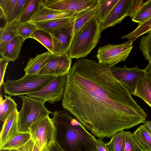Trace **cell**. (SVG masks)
Masks as SVG:
<instances>
[{"label":"cell","instance_id":"obj_1","mask_svg":"<svg viewBox=\"0 0 151 151\" xmlns=\"http://www.w3.org/2000/svg\"><path fill=\"white\" fill-rule=\"evenodd\" d=\"M111 67L81 58L66 75L62 105L98 138L142 122L146 113L133 99Z\"/></svg>","mask_w":151,"mask_h":151},{"label":"cell","instance_id":"obj_2","mask_svg":"<svg viewBox=\"0 0 151 151\" xmlns=\"http://www.w3.org/2000/svg\"><path fill=\"white\" fill-rule=\"evenodd\" d=\"M55 141L63 151H96V138L66 109L52 112Z\"/></svg>","mask_w":151,"mask_h":151},{"label":"cell","instance_id":"obj_3","mask_svg":"<svg viewBox=\"0 0 151 151\" xmlns=\"http://www.w3.org/2000/svg\"><path fill=\"white\" fill-rule=\"evenodd\" d=\"M101 32L100 23L95 16L75 33L68 52L70 57H85L98 43Z\"/></svg>","mask_w":151,"mask_h":151},{"label":"cell","instance_id":"obj_4","mask_svg":"<svg viewBox=\"0 0 151 151\" xmlns=\"http://www.w3.org/2000/svg\"><path fill=\"white\" fill-rule=\"evenodd\" d=\"M55 77L25 74L18 80H6L3 85L4 92L10 96L27 95L36 92L42 89Z\"/></svg>","mask_w":151,"mask_h":151},{"label":"cell","instance_id":"obj_5","mask_svg":"<svg viewBox=\"0 0 151 151\" xmlns=\"http://www.w3.org/2000/svg\"><path fill=\"white\" fill-rule=\"evenodd\" d=\"M22 104L18 116V131L29 132L32 125L52 112L45 106V102L23 95H19Z\"/></svg>","mask_w":151,"mask_h":151},{"label":"cell","instance_id":"obj_6","mask_svg":"<svg viewBox=\"0 0 151 151\" xmlns=\"http://www.w3.org/2000/svg\"><path fill=\"white\" fill-rule=\"evenodd\" d=\"M133 42L130 40L121 44H108L99 47L96 55L98 62L111 67L125 61L132 49Z\"/></svg>","mask_w":151,"mask_h":151},{"label":"cell","instance_id":"obj_7","mask_svg":"<svg viewBox=\"0 0 151 151\" xmlns=\"http://www.w3.org/2000/svg\"><path fill=\"white\" fill-rule=\"evenodd\" d=\"M30 133L31 138L41 148H47L55 141V130L52 119L49 116L33 124Z\"/></svg>","mask_w":151,"mask_h":151},{"label":"cell","instance_id":"obj_8","mask_svg":"<svg viewBox=\"0 0 151 151\" xmlns=\"http://www.w3.org/2000/svg\"><path fill=\"white\" fill-rule=\"evenodd\" d=\"M66 75L56 76L41 90L27 95L28 97L52 104L63 99Z\"/></svg>","mask_w":151,"mask_h":151},{"label":"cell","instance_id":"obj_9","mask_svg":"<svg viewBox=\"0 0 151 151\" xmlns=\"http://www.w3.org/2000/svg\"><path fill=\"white\" fill-rule=\"evenodd\" d=\"M74 16L69 22L52 31V54L62 55L68 53L75 34Z\"/></svg>","mask_w":151,"mask_h":151},{"label":"cell","instance_id":"obj_10","mask_svg":"<svg viewBox=\"0 0 151 151\" xmlns=\"http://www.w3.org/2000/svg\"><path fill=\"white\" fill-rule=\"evenodd\" d=\"M113 75L119 81L122 83L132 94L136 88L138 82L145 77L144 70L136 66L128 68L126 66L123 67H111Z\"/></svg>","mask_w":151,"mask_h":151},{"label":"cell","instance_id":"obj_11","mask_svg":"<svg viewBox=\"0 0 151 151\" xmlns=\"http://www.w3.org/2000/svg\"><path fill=\"white\" fill-rule=\"evenodd\" d=\"M71 62L72 58L68 53L52 54L47 63L37 74L55 76L66 75L71 68Z\"/></svg>","mask_w":151,"mask_h":151},{"label":"cell","instance_id":"obj_12","mask_svg":"<svg viewBox=\"0 0 151 151\" xmlns=\"http://www.w3.org/2000/svg\"><path fill=\"white\" fill-rule=\"evenodd\" d=\"M98 0H45L47 7L59 11L78 12L97 4Z\"/></svg>","mask_w":151,"mask_h":151},{"label":"cell","instance_id":"obj_13","mask_svg":"<svg viewBox=\"0 0 151 151\" xmlns=\"http://www.w3.org/2000/svg\"><path fill=\"white\" fill-rule=\"evenodd\" d=\"M131 0H119L104 21L100 23L101 31L120 23L129 12Z\"/></svg>","mask_w":151,"mask_h":151},{"label":"cell","instance_id":"obj_14","mask_svg":"<svg viewBox=\"0 0 151 151\" xmlns=\"http://www.w3.org/2000/svg\"><path fill=\"white\" fill-rule=\"evenodd\" d=\"M76 12L67 11H59L48 8L44 4L43 0H40L38 7L28 22H35L74 17Z\"/></svg>","mask_w":151,"mask_h":151},{"label":"cell","instance_id":"obj_15","mask_svg":"<svg viewBox=\"0 0 151 151\" xmlns=\"http://www.w3.org/2000/svg\"><path fill=\"white\" fill-rule=\"evenodd\" d=\"M18 112L16 109L4 122L0 134V147L18 132Z\"/></svg>","mask_w":151,"mask_h":151},{"label":"cell","instance_id":"obj_16","mask_svg":"<svg viewBox=\"0 0 151 151\" xmlns=\"http://www.w3.org/2000/svg\"><path fill=\"white\" fill-rule=\"evenodd\" d=\"M20 22L16 19L6 24L0 29V54L3 52L7 44L14 38L18 36V31Z\"/></svg>","mask_w":151,"mask_h":151},{"label":"cell","instance_id":"obj_17","mask_svg":"<svg viewBox=\"0 0 151 151\" xmlns=\"http://www.w3.org/2000/svg\"><path fill=\"white\" fill-rule=\"evenodd\" d=\"M52 54L48 51L29 58L24 70L25 74H37L47 63Z\"/></svg>","mask_w":151,"mask_h":151},{"label":"cell","instance_id":"obj_18","mask_svg":"<svg viewBox=\"0 0 151 151\" xmlns=\"http://www.w3.org/2000/svg\"><path fill=\"white\" fill-rule=\"evenodd\" d=\"M24 41L21 37L16 36L7 44L1 56L9 61L14 62L19 56Z\"/></svg>","mask_w":151,"mask_h":151},{"label":"cell","instance_id":"obj_19","mask_svg":"<svg viewBox=\"0 0 151 151\" xmlns=\"http://www.w3.org/2000/svg\"><path fill=\"white\" fill-rule=\"evenodd\" d=\"M132 134L143 151H151V132L146 125H141Z\"/></svg>","mask_w":151,"mask_h":151},{"label":"cell","instance_id":"obj_20","mask_svg":"<svg viewBox=\"0 0 151 151\" xmlns=\"http://www.w3.org/2000/svg\"><path fill=\"white\" fill-rule=\"evenodd\" d=\"M133 95L143 99L151 107V82L145 77L137 83Z\"/></svg>","mask_w":151,"mask_h":151},{"label":"cell","instance_id":"obj_21","mask_svg":"<svg viewBox=\"0 0 151 151\" xmlns=\"http://www.w3.org/2000/svg\"><path fill=\"white\" fill-rule=\"evenodd\" d=\"M97 4L85 10L76 12L74 16L75 33L95 16Z\"/></svg>","mask_w":151,"mask_h":151},{"label":"cell","instance_id":"obj_22","mask_svg":"<svg viewBox=\"0 0 151 151\" xmlns=\"http://www.w3.org/2000/svg\"><path fill=\"white\" fill-rule=\"evenodd\" d=\"M31 138L30 132H18L0 147V150L18 148L25 144Z\"/></svg>","mask_w":151,"mask_h":151},{"label":"cell","instance_id":"obj_23","mask_svg":"<svg viewBox=\"0 0 151 151\" xmlns=\"http://www.w3.org/2000/svg\"><path fill=\"white\" fill-rule=\"evenodd\" d=\"M119 0H98L95 17L100 23L103 22Z\"/></svg>","mask_w":151,"mask_h":151},{"label":"cell","instance_id":"obj_24","mask_svg":"<svg viewBox=\"0 0 151 151\" xmlns=\"http://www.w3.org/2000/svg\"><path fill=\"white\" fill-rule=\"evenodd\" d=\"M74 17L71 18L55 19L32 23L34 24L38 29L43 30L50 33L54 30L69 22Z\"/></svg>","mask_w":151,"mask_h":151},{"label":"cell","instance_id":"obj_25","mask_svg":"<svg viewBox=\"0 0 151 151\" xmlns=\"http://www.w3.org/2000/svg\"><path fill=\"white\" fill-rule=\"evenodd\" d=\"M3 99L1 94L0 97V120L4 122L7 118L16 109L17 104L11 96L4 95Z\"/></svg>","mask_w":151,"mask_h":151},{"label":"cell","instance_id":"obj_26","mask_svg":"<svg viewBox=\"0 0 151 151\" xmlns=\"http://www.w3.org/2000/svg\"><path fill=\"white\" fill-rule=\"evenodd\" d=\"M124 131L122 130L115 133L110 141L106 143L109 151H124L125 142Z\"/></svg>","mask_w":151,"mask_h":151},{"label":"cell","instance_id":"obj_27","mask_svg":"<svg viewBox=\"0 0 151 151\" xmlns=\"http://www.w3.org/2000/svg\"><path fill=\"white\" fill-rule=\"evenodd\" d=\"M30 38H33L39 42L52 53L53 42L50 33L37 29L32 34Z\"/></svg>","mask_w":151,"mask_h":151},{"label":"cell","instance_id":"obj_28","mask_svg":"<svg viewBox=\"0 0 151 151\" xmlns=\"http://www.w3.org/2000/svg\"><path fill=\"white\" fill-rule=\"evenodd\" d=\"M151 18V0L142 7L136 15L132 19L134 22L138 23V26L145 23Z\"/></svg>","mask_w":151,"mask_h":151},{"label":"cell","instance_id":"obj_29","mask_svg":"<svg viewBox=\"0 0 151 151\" xmlns=\"http://www.w3.org/2000/svg\"><path fill=\"white\" fill-rule=\"evenodd\" d=\"M151 29V18L145 23L138 26L137 28L129 34L121 37L133 42L142 35Z\"/></svg>","mask_w":151,"mask_h":151},{"label":"cell","instance_id":"obj_30","mask_svg":"<svg viewBox=\"0 0 151 151\" xmlns=\"http://www.w3.org/2000/svg\"><path fill=\"white\" fill-rule=\"evenodd\" d=\"M40 0H29L20 19L21 23L28 22L36 11Z\"/></svg>","mask_w":151,"mask_h":151},{"label":"cell","instance_id":"obj_31","mask_svg":"<svg viewBox=\"0 0 151 151\" xmlns=\"http://www.w3.org/2000/svg\"><path fill=\"white\" fill-rule=\"evenodd\" d=\"M29 0H18L15 6L9 17L6 24L16 19H20Z\"/></svg>","mask_w":151,"mask_h":151},{"label":"cell","instance_id":"obj_32","mask_svg":"<svg viewBox=\"0 0 151 151\" xmlns=\"http://www.w3.org/2000/svg\"><path fill=\"white\" fill-rule=\"evenodd\" d=\"M18 0H0V18L6 22Z\"/></svg>","mask_w":151,"mask_h":151},{"label":"cell","instance_id":"obj_33","mask_svg":"<svg viewBox=\"0 0 151 151\" xmlns=\"http://www.w3.org/2000/svg\"><path fill=\"white\" fill-rule=\"evenodd\" d=\"M125 138L124 151H143L134 138L132 133L124 131Z\"/></svg>","mask_w":151,"mask_h":151},{"label":"cell","instance_id":"obj_34","mask_svg":"<svg viewBox=\"0 0 151 151\" xmlns=\"http://www.w3.org/2000/svg\"><path fill=\"white\" fill-rule=\"evenodd\" d=\"M139 47L145 59L151 62V34L142 37Z\"/></svg>","mask_w":151,"mask_h":151},{"label":"cell","instance_id":"obj_35","mask_svg":"<svg viewBox=\"0 0 151 151\" xmlns=\"http://www.w3.org/2000/svg\"><path fill=\"white\" fill-rule=\"evenodd\" d=\"M37 29L32 23H20L18 29V35L25 40L28 38H30L32 34Z\"/></svg>","mask_w":151,"mask_h":151},{"label":"cell","instance_id":"obj_36","mask_svg":"<svg viewBox=\"0 0 151 151\" xmlns=\"http://www.w3.org/2000/svg\"><path fill=\"white\" fill-rule=\"evenodd\" d=\"M149 0H131L129 10V16L131 18H133Z\"/></svg>","mask_w":151,"mask_h":151},{"label":"cell","instance_id":"obj_37","mask_svg":"<svg viewBox=\"0 0 151 151\" xmlns=\"http://www.w3.org/2000/svg\"><path fill=\"white\" fill-rule=\"evenodd\" d=\"M9 61L2 57L0 59V87L4 84V79L7 65Z\"/></svg>","mask_w":151,"mask_h":151},{"label":"cell","instance_id":"obj_38","mask_svg":"<svg viewBox=\"0 0 151 151\" xmlns=\"http://www.w3.org/2000/svg\"><path fill=\"white\" fill-rule=\"evenodd\" d=\"M35 142L31 138L24 145L18 148L9 150L8 151H32Z\"/></svg>","mask_w":151,"mask_h":151},{"label":"cell","instance_id":"obj_39","mask_svg":"<svg viewBox=\"0 0 151 151\" xmlns=\"http://www.w3.org/2000/svg\"><path fill=\"white\" fill-rule=\"evenodd\" d=\"M97 150L96 151H109L106 144L102 139L98 138L96 139Z\"/></svg>","mask_w":151,"mask_h":151},{"label":"cell","instance_id":"obj_40","mask_svg":"<svg viewBox=\"0 0 151 151\" xmlns=\"http://www.w3.org/2000/svg\"><path fill=\"white\" fill-rule=\"evenodd\" d=\"M48 151H63L55 141L47 148Z\"/></svg>","mask_w":151,"mask_h":151},{"label":"cell","instance_id":"obj_41","mask_svg":"<svg viewBox=\"0 0 151 151\" xmlns=\"http://www.w3.org/2000/svg\"><path fill=\"white\" fill-rule=\"evenodd\" d=\"M144 70L145 72V77L151 82V62H149V64Z\"/></svg>","mask_w":151,"mask_h":151},{"label":"cell","instance_id":"obj_42","mask_svg":"<svg viewBox=\"0 0 151 151\" xmlns=\"http://www.w3.org/2000/svg\"><path fill=\"white\" fill-rule=\"evenodd\" d=\"M142 123L146 125L151 132V121H146L145 120L142 122Z\"/></svg>","mask_w":151,"mask_h":151},{"label":"cell","instance_id":"obj_43","mask_svg":"<svg viewBox=\"0 0 151 151\" xmlns=\"http://www.w3.org/2000/svg\"><path fill=\"white\" fill-rule=\"evenodd\" d=\"M32 151H41V150L38 145L35 143Z\"/></svg>","mask_w":151,"mask_h":151},{"label":"cell","instance_id":"obj_44","mask_svg":"<svg viewBox=\"0 0 151 151\" xmlns=\"http://www.w3.org/2000/svg\"><path fill=\"white\" fill-rule=\"evenodd\" d=\"M41 151H48L47 148L42 150Z\"/></svg>","mask_w":151,"mask_h":151},{"label":"cell","instance_id":"obj_45","mask_svg":"<svg viewBox=\"0 0 151 151\" xmlns=\"http://www.w3.org/2000/svg\"><path fill=\"white\" fill-rule=\"evenodd\" d=\"M147 33H149V34H151V29L147 32Z\"/></svg>","mask_w":151,"mask_h":151}]
</instances>
